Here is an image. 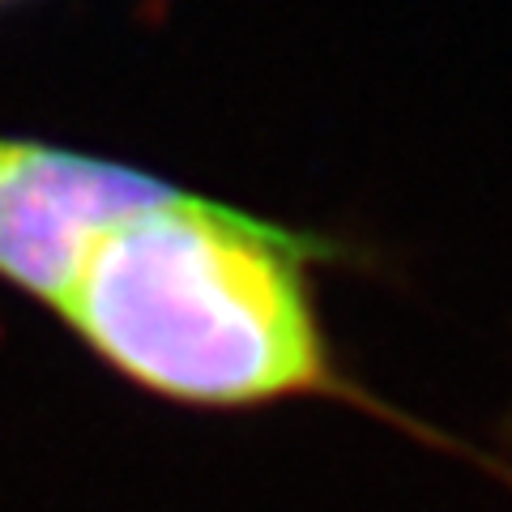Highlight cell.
<instances>
[{
  "label": "cell",
  "instance_id": "6da1fadb",
  "mask_svg": "<svg viewBox=\"0 0 512 512\" xmlns=\"http://www.w3.org/2000/svg\"><path fill=\"white\" fill-rule=\"evenodd\" d=\"M338 256L325 235L184 192L103 239L60 316L111 372L184 406L342 397L380 410L338 372L316 316L308 265Z\"/></svg>",
  "mask_w": 512,
  "mask_h": 512
},
{
  "label": "cell",
  "instance_id": "7a4b0ae2",
  "mask_svg": "<svg viewBox=\"0 0 512 512\" xmlns=\"http://www.w3.org/2000/svg\"><path fill=\"white\" fill-rule=\"evenodd\" d=\"M184 192L99 154L0 137V282L60 312L103 239Z\"/></svg>",
  "mask_w": 512,
  "mask_h": 512
}]
</instances>
